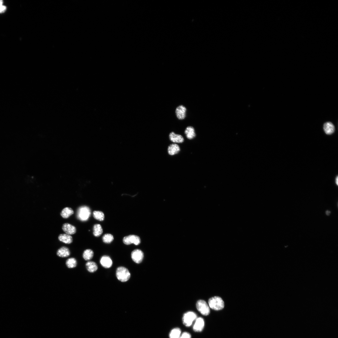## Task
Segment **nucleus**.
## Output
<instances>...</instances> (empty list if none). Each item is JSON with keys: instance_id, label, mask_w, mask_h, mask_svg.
Segmentation results:
<instances>
[{"instance_id": "22", "label": "nucleus", "mask_w": 338, "mask_h": 338, "mask_svg": "<svg viewBox=\"0 0 338 338\" xmlns=\"http://www.w3.org/2000/svg\"><path fill=\"white\" fill-rule=\"evenodd\" d=\"M77 261L74 258L68 259L66 261V264L67 267L70 269L75 268L77 266Z\"/></svg>"}, {"instance_id": "4", "label": "nucleus", "mask_w": 338, "mask_h": 338, "mask_svg": "<svg viewBox=\"0 0 338 338\" xmlns=\"http://www.w3.org/2000/svg\"><path fill=\"white\" fill-rule=\"evenodd\" d=\"M197 315L193 311H188L185 313L183 318V324L187 327L191 326L193 322L196 319Z\"/></svg>"}, {"instance_id": "26", "label": "nucleus", "mask_w": 338, "mask_h": 338, "mask_svg": "<svg viewBox=\"0 0 338 338\" xmlns=\"http://www.w3.org/2000/svg\"><path fill=\"white\" fill-rule=\"evenodd\" d=\"M3 2L2 0H0V13L5 12L6 10V7L3 5Z\"/></svg>"}, {"instance_id": "7", "label": "nucleus", "mask_w": 338, "mask_h": 338, "mask_svg": "<svg viewBox=\"0 0 338 338\" xmlns=\"http://www.w3.org/2000/svg\"><path fill=\"white\" fill-rule=\"evenodd\" d=\"M123 243L126 245H130L134 244L136 245H139L141 243L139 237L135 235H130L124 237Z\"/></svg>"}, {"instance_id": "9", "label": "nucleus", "mask_w": 338, "mask_h": 338, "mask_svg": "<svg viewBox=\"0 0 338 338\" xmlns=\"http://www.w3.org/2000/svg\"><path fill=\"white\" fill-rule=\"evenodd\" d=\"M62 229L66 234L70 235L75 234L76 231L75 226L68 223L63 224Z\"/></svg>"}, {"instance_id": "28", "label": "nucleus", "mask_w": 338, "mask_h": 338, "mask_svg": "<svg viewBox=\"0 0 338 338\" xmlns=\"http://www.w3.org/2000/svg\"><path fill=\"white\" fill-rule=\"evenodd\" d=\"M336 184L338 186V176H337V177H336Z\"/></svg>"}, {"instance_id": "5", "label": "nucleus", "mask_w": 338, "mask_h": 338, "mask_svg": "<svg viewBox=\"0 0 338 338\" xmlns=\"http://www.w3.org/2000/svg\"><path fill=\"white\" fill-rule=\"evenodd\" d=\"M196 306L198 310L202 315L206 316L209 314V307L204 300H201L198 301L196 303Z\"/></svg>"}, {"instance_id": "1", "label": "nucleus", "mask_w": 338, "mask_h": 338, "mask_svg": "<svg viewBox=\"0 0 338 338\" xmlns=\"http://www.w3.org/2000/svg\"><path fill=\"white\" fill-rule=\"evenodd\" d=\"M91 215V210L87 206H82L79 208L77 210V217L78 219L82 221H85L88 220Z\"/></svg>"}, {"instance_id": "24", "label": "nucleus", "mask_w": 338, "mask_h": 338, "mask_svg": "<svg viewBox=\"0 0 338 338\" xmlns=\"http://www.w3.org/2000/svg\"><path fill=\"white\" fill-rule=\"evenodd\" d=\"M181 333V329L179 328L173 329L170 334V338H179Z\"/></svg>"}, {"instance_id": "12", "label": "nucleus", "mask_w": 338, "mask_h": 338, "mask_svg": "<svg viewBox=\"0 0 338 338\" xmlns=\"http://www.w3.org/2000/svg\"><path fill=\"white\" fill-rule=\"evenodd\" d=\"M100 262L101 266L105 268H109L112 266L113 265L112 259L110 257L107 256L102 257L101 259Z\"/></svg>"}, {"instance_id": "17", "label": "nucleus", "mask_w": 338, "mask_h": 338, "mask_svg": "<svg viewBox=\"0 0 338 338\" xmlns=\"http://www.w3.org/2000/svg\"><path fill=\"white\" fill-rule=\"evenodd\" d=\"M59 240L66 244H70L73 242L72 237L67 234H60L58 237Z\"/></svg>"}, {"instance_id": "10", "label": "nucleus", "mask_w": 338, "mask_h": 338, "mask_svg": "<svg viewBox=\"0 0 338 338\" xmlns=\"http://www.w3.org/2000/svg\"><path fill=\"white\" fill-rule=\"evenodd\" d=\"M204 326V319L202 318H199L196 319V323L193 327V330L196 332H201L203 329Z\"/></svg>"}, {"instance_id": "21", "label": "nucleus", "mask_w": 338, "mask_h": 338, "mask_svg": "<svg viewBox=\"0 0 338 338\" xmlns=\"http://www.w3.org/2000/svg\"><path fill=\"white\" fill-rule=\"evenodd\" d=\"M93 234L96 237H99L103 233L102 228L100 224L95 225L93 226Z\"/></svg>"}, {"instance_id": "15", "label": "nucleus", "mask_w": 338, "mask_h": 338, "mask_svg": "<svg viewBox=\"0 0 338 338\" xmlns=\"http://www.w3.org/2000/svg\"><path fill=\"white\" fill-rule=\"evenodd\" d=\"M184 133L187 138L189 140L193 139L196 136L195 129L191 126L187 127L184 131Z\"/></svg>"}, {"instance_id": "13", "label": "nucleus", "mask_w": 338, "mask_h": 338, "mask_svg": "<svg viewBox=\"0 0 338 338\" xmlns=\"http://www.w3.org/2000/svg\"><path fill=\"white\" fill-rule=\"evenodd\" d=\"M169 138L172 142L175 143H182L184 141L183 137L181 135L171 132L169 134Z\"/></svg>"}, {"instance_id": "2", "label": "nucleus", "mask_w": 338, "mask_h": 338, "mask_svg": "<svg viewBox=\"0 0 338 338\" xmlns=\"http://www.w3.org/2000/svg\"><path fill=\"white\" fill-rule=\"evenodd\" d=\"M209 307L214 310L219 311L223 309L224 303L222 299L219 297H214L210 299L208 301Z\"/></svg>"}, {"instance_id": "23", "label": "nucleus", "mask_w": 338, "mask_h": 338, "mask_svg": "<svg viewBox=\"0 0 338 338\" xmlns=\"http://www.w3.org/2000/svg\"><path fill=\"white\" fill-rule=\"evenodd\" d=\"M93 214L94 218L98 221H102L104 220V215L102 211H95L93 212Z\"/></svg>"}, {"instance_id": "29", "label": "nucleus", "mask_w": 338, "mask_h": 338, "mask_svg": "<svg viewBox=\"0 0 338 338\" xmlns=\"http://www.w3.org/2000/svg\"><path fill=\"white\" fill-rule=\"evenodd\" d=\"M330 214V211H327V212H326V214H327V215H328H328H329V214Z\"/></svg>"}, {"instance_id": "18", "label": "nucleus", "mask_w": 338, "mask_h": 338, "mask_svg": "<svg viewBox=\"0 0 338 338\" xmlns=\"http://www.w3.org/2000/svg\"><path fill=\"white\" fill-rule=\"evenodd\" d=\"M73 209L69 207H66L63 209L60 213V215L64 219H68L74 214Z\"/></svg>"}, {"instance_id": "11", "label": "nucleus", "mask_w": 338, "mask_h": 338, "mask_svg": "<svg viewBox=\"0 0 338 338\" xmlns=\"http://www.w3.org/2000/svg\"><path fill=\"white\" fill-rule=\"evenodd\" d=\"M56 254L58 256L61 258H67L71 254L69 249L67 247L63 246L59 249L57 251Z\"/></svg>"}, {"instance_id": "3", "label": "nucleus", "mask_w": 338, "mask_h": 338, "mask_svg": "<svg viewBox=\"0 0 338 338\" xmlns=\"http://www.w3.org/2000/svg\"><path fill=\"white\" fill-rule=\"evenodd\" d=\"M116 275L117 279L122 282L128 281L131 277V274L129 270L122 266L119 267L117 268Z\"/></svg>"}, {"instance_id": "8", "label": "nucleus", "mask_w": 338, "mask_h": 338, "mask_svg": "<svg viewBox=\"0 0 338 338\" xmlns=\"http://www.w3.org/2000/svg\"><path fill=\"white\" fill-rule=\"evenodd\" d=\"M143 253L140 249H136L132 252V258L133 260L137 263L139 264L141 263L143 260Z\"/></svg>"}, {"instance_id": "19", "label": "nucleus", "mask_w": 338, "mask_h": 338, "mask_svg": "<svg viewBox=\"0 0 338 338\" xmlns=\"http://www.w3.org/2000/svg\"><path fill=\"white\" fill-rule=\"evenodd\" d=\"M86 266L87 270L90 273H94L98 269L97 264L93 261L88 262L86 264Z\"/></svg>"}, {"instance_id": "27", "label": "nucleus", "mask_w": 338, "mask_h": 338, "mask_svg": "<svg viewBox=\"0 0 338 338\" xmlns=\"http://www.w3.org/2000/svg\"><path fill=\"white\" fill-rule=\"evenodd\" d=\"M179 338H191V335L187 332H183Z\"/></svg>"}, {"instance_id": "25", "label": "nucleus", "mask_w": 338, "mask_h": 338, "mask_svg": "<svg viewBox=\"0 0 338 338\" xmlns=\"http://www.w3.org/2000/svg\"><path fill=\"white\" fill-rule=\"evenodd\" d=\"M113 240L114 237L113 236L110 234H105L102 237L103 241L105 243H110Z\"/></svg>"}, {"instance_id": "14", "label": "nucleus", "mask_w": 338, "mask_h": 338, "mask_svg": "<svg viewBox=\"0 0 338 338\" xmlns=\"http://www.w3.org/2000/svg\"><path fill=\"white\" fill-rule=\"evenodd\" d=\"M180 150L179 146L176 143L172 144L169 145L168 147V153L170 155H176L179 153Z\"/></svg>"}, {"instance_id": "6", "label": "nucleus", "mask_w": 338, "mask_h": 338, "mask_svg": "<svg viewBox=\"0 0 338 338\" xmlns=\"http://www.w3.org/2000/svg\"><path fill=\"white\" fill-rule=\"evenodd\" d=\"M187 109L184 105H179L175 110V114L176 118L180 120H183L186 117Z\"/></svg>"}, {"instance_id": "20", "label": "nucleus", "mask_w": 338, "mask_h": 338, "mask_svg": "<svg viewBox=\"0 0 338 338\" xmlns=\"http://www.w3.org/2000/svg\"><path fill=\"white\" fill-rule=\"evenodd\" d=\"M94 252L91 249H87L84 250L83 253V259L87 261L91 260L93 258Z\"/></svg>"}, {"instance_id": "16", "label": "nucleus", "mask_w": 338, "mask_h": 338, "mask_svg": "<svg viewBox=\"0 0 338 338\" xmlns=\"http://www.w3.org/2000/svg\"><path fill=\"white\" fill-rule=\"evenodd\" d=\"M324 130L327 134L331 135L335 131V126L332 123L330 122H327L324 124Z\"/></svg>"}]
</instances>
